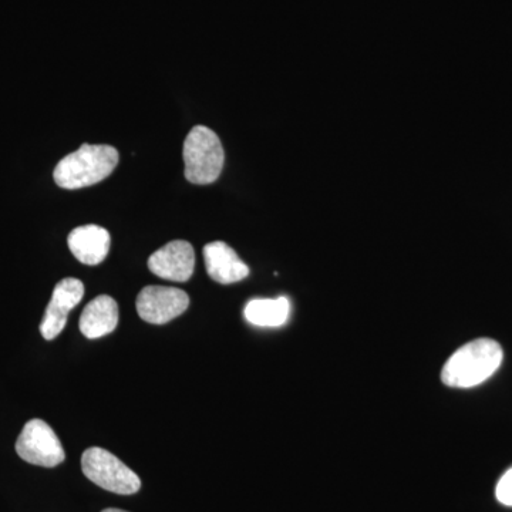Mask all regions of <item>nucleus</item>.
Here are the masks:
<instances>
[{"instance_id": "nucleus-6", "label": "nucleus", "mask_w": 512, "mask_h": 512, "mask_svg": "<svg viewBox=\"0 0 512 512\" xmlns=\"http://www.w3.org/2000/svg\"><path fill=\"white\" fill-rule=\"evenodd\" d=\"M136 306L144 322L164 325L187 311L190 296L170 286H146L138 293Z\"/></svg>"}, {"instance_id": "nucleus-7", "label": "nucleus", "mask_w": 512, "mask_h": 512, "mask_svg": "<svg viewBox=\"0 0 512 512\" xmlns=\"http://www.w3.org/2000/svg\"><path fill=\"white\" fill-rule=\"evenodd\" d=\"M84 285L82 281L66 278L55 286L52 299L43 316L40 333L46 340L56 339L63 332L69 313L82 302Z\"/></svg>"}, {"instance_id": "nucleus-10", "label": "nucleus", "mask_w": 512, "mask_h": 512, "mask_svg": "<svg viewBox=\"0 0 512 512\" xmlns=\"http://www.w3.org/2000/svg\"><path fill=\"white\" fill-rule=\"evenodd\" d=\"M70 251L84 265H99L109 255L111 238L107 229L99 225L74 228L67 238Z\"/></svg>"}, {"instance_id": "nucleus-14", "label": "nucleus", "mask_w": 512, "mask_h": 512, "mask_svg": "<svg viewBox=\"0 0 512 512\" xmlns=\"http://www.w3.org/2000/svg\"><path fill=\"white\" fill-rule=\"evenodd\" d=\"M101 512H128V511L119 510V508H107V510H104Z\"/></svg>"}, {"instance_id": "nucleus-9", "label": "nucleus", "mask_w": 512, "mask_h": 512, "mask_svg": "<svg viewBox=\"0 0 512 512\" xmlns=\"http://www.w3.org/2000/svg\"><path fill=\"white\" fill-rule=\"evenodd\" d=\"M204 261L208 275L222 285L244 281L249 268L228 244L222 241L211 242L204 247Z\"/></svg>"}, {"instance_id": "nucleus-11", "label": "nucleus", "mask_w": 512, "mask_h": 512, "mask_svg": "<svg viewBox=\"0 0 512 512\" xmlns=\"http://www.w3.org/2000/svg\"><path fill=\"white\" fill-rule=\"evenodd\" d=\"M119 325V305L109 295H99L84 308L80 330L87 339L110 335Z\"/></svg>"}, {"instance_id": "nucleus-3", "label": "nucleus", "mask_w": 512, "mask_h": 512, "mask_svg": "<svg viewBox=\"0 0 512 512\" xmlns=\"http://www.w3.org/2000/svg\"><path fill=\"white\" fill-rule=\"evenodd\" d=\"M183 157L185 178L191 184H212L220 178L225 163L224 147L211 128H192L185 138Z\"/></svg>"}, {"instance_id": "nucleus-5", "label": "nucleus", "mask_w": 512, "mask_h": 512, "mask_svg": "<svg viewBox=\"0 0 512 512\" xmlns=\"http://www.w3.org/2000/svg\"><path fill=\"white\" fill-rule=\"evenodd\" d=\"M16 453L26 463L46 468L59 466L66 458L59 437L46 421L40 419L25 424L16 441Z\"/></svg>"}, {"instance_id": "nucleus-2", "label": "nucleus", "mask_w": 512, "mask_h": 512, "mask_svg": "<svg viewBox=\"0 0 512 512\" xmlns=\"http://www.w3.org/2000/svg\"><path fill=\"white\" fill-rule=\"evenodd\" d=\"M119 151L106 144H83L56 165V184L64 190H79L106 180L119 164Z\"/></svg>"}, {"instance_id": "nucleus-1", "label": "nucleus", "mask_w": 512, "mask_h": 512, "mask_svg": "<svg viewBox=\"0 0 512 512\" xmlns=\"http://www.w3.org/2000/svg\"><path fill=\"white\" fill-rule=\"evenodd\" d=\"M503 348L493 339H477L453 353L441 372L448 387L470 389L490 379L503 363Z\"/></svg>"}, {"instance_id": "nucleus-12", "label": "nucleus", "mask_w": 512, "mask_h": 512, "mask_svg": "<svg viewBox=\"0 0 512 512\" xmlns=\"http://www.w3.org/2000/svg\"><path fill=\"white\" fill-rule=\"evenodd\" d=\"M291 303L281 296L278 299H254L245 306L244 315L249 323L261 328H279L288 322Z\"/></svg>"}, {"instance_id": "nucleus-13", "label": "nucleus", "mask_w": 512, "mask_h": 512, "mask_svg": "<svg viewBox=\"0 0 512 512\" xmlns=\"http://www.w3.org/2000/svg\"><path fill=\"white\" fill-rule=\"evenodd\" d=\"M495 494H497L498 501H500L501 504L512 507V468L498 481Z\"/></svg>"}, {"instance_id": "nucleus-4", "label": "nucleus", "mask_w": 512, "mask_h": 512, "mask_svg": "<svg viewBox=\"0 0 512 512\" xmlns=\"http://www.w3.org/2000/svg\"><path fill=\"white\" fill-rule=\"evenodd\" d=\"M82 470L92 483L110 493L131 495L140 491V477L104 448L92 447L84 451Z\"/></svg>"}, {"instance_id": "nucleus-8", "label": "nucleus", "mask_w": 512, "mask_h": 512, "mask_svg": "<svg viewBox=\"0 0 512 512\" xmlns=\"http://www.w3.org/2000/svg\"><path fill=\"white\" fill-rule=\"evenodd\" d=\"M148 268L158 278L173 282H187L194 274V248L190 242L183 239L170 242L150 256Z\"/></svg>"}]
</instances>
